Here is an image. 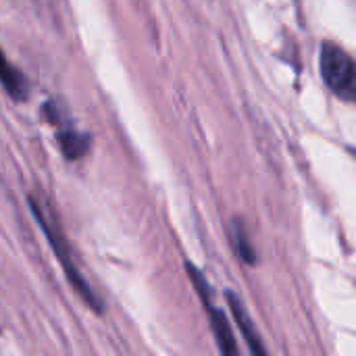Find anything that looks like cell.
Instances as JSON below:
<instances>
[{
    "label": "cell",
    "instance_id": "5",
    "mask_svg": "<svg viewBox=\"0 0 356 356\" xmlns=\"http://www.w3.org/2000/svg\"><path fill=\"white\" fill-rule=\"evenodd\" d=\"M56 140L60 146V152L67 161H79L88 154L92 138L83 131H77L69 125H60L56 131Z\"/></svg>",
    "mask_w": 356,
    "mask_h": 356
},
{
    "label": "cell",
    "instance_id": "1",
    "mask_svg": "<svg viewBox=\"0 0 356 356\" xmlns=\"http://www.w3.org/2000/svg\"><path fill=\"white\" fill-rule=\"evenodd\" d=\"M29 211H31L33 219L38 221L42 234L46 236V240H48V244H50V248H52V252H54V257H56L60 269L65 271V277H67L69 286L75 290V294L86 302V307H88L92 313L102 315V313H104V302H102V298L98 296V292L90 286V282L86 280V275L81 273L79 265L75 263L73 248H71V244H69V240H67L63 227H60L58 221L54 219V215H52L48 209H44V207H42L35 198H31V196H29Z\"/></svg>",
    "mask_w": 356,
    "mask_h": 356
},
{
    "label": "cell",
    "instance_id": "3",
    "mask_svg": "<svg viewBox=\"0 0 356 356\" xmlns=\"http://www.w3.org/2000/svg\"><path fill=\"white\" fill-rule=\"evenodd\" d=\"M321 75L334 96L344 102H356L355 58L336 42H323L319 54Z\"/></svg>",
    "mask_w": 356,
    "mask_h": 356
},
{
    "label": "cell",
    "instance_id": "6",
    "mask_svg": "<svg viewBox=\"0 0 356 356\" xmlns=\"http://www.w3.org/2000/svg\"><path fill=\"white\" fill-rule=\"evenodd\" d=\"M0 83H2V88L6 90V94L13 100L23 102L29 96V81H27V77L17 67H13L8 63V58L4 56L2 48H0Z\"/></svg>",
    "mask_w": 356,
    "mask_h": 356
},
{
    "label": "cell",
    "instance_id": "2",
    "mask_svg": "<svg viewBox=\"0 0 356 356\" xmlns=\"http://www.w3.org/2000/svg\"><path fill=\"white\" fill-rule=\"evenodd\" d=\"M186 271H188L190 284L194 286V290H196V294H198V298L202 302V309L207 313V319H209V325H211V332H213V338H215L219 355L240 356V348H238L232 323H229L225 311L221 307H217L215 294H213V288H211L207 275L194 263H190V261L186 263Z\"/></svg>",
    "mask_w": 356,
    "mask_h": 356
},
{
    "label": "cell",
    "instance_id": "4",
    "mask_svg": "<svg viewBox=\"0 0 356 356\" xmlns=\"http://www.w3.org/2000/svg\"><path fill=\"white\" fill-rule=\"evenodd\" d=\"M225 300H227L229 313H232V317H234V321H236V325H238V330H240V336L244 338V342H246L250 355L269 356L267 355V348H265V342H263V338H261V334H259V330H257V323L252 321V317H250L246 305L242 302V298H240L236 292L229 290V292L225 294Z\"/></svg>",
    "mask_w": 356,
    "mask_h": 356
},
{
    "label": "cell",
    "instance_id": "7",
    "mask_svg": "<svg viewBox=\"0 0 356 356\" xmlns=\"http://www.w3.org/2000/svg\"><path fill=\"white\" fill-rule=\"evenodd\" d=\"M229 244L234 248V254L238 261H242L244 265H257L259 257H257V250L250 242V236L246 232V225L242 219H234L232 225H229Z\"/></svg>",
    "mask_w": 356,
    "mask_h": 356
}]
</instances>
